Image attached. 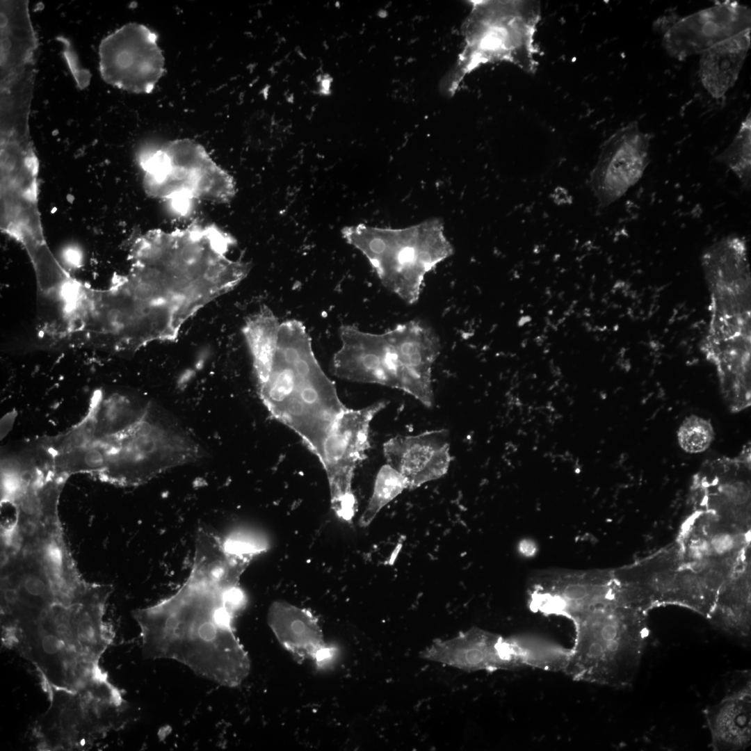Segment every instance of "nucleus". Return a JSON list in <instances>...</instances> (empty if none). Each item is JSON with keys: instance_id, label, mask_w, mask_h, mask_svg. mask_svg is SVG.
Returning a JSON list of instances; mask_svg holds the SVG:
<instances>
[{"instance_id": "5701e85b", "label": "nucleus", "mask_w": 751, "mask_h": 751, "mask_svg": "<svg viewBox=\"0 0 751 751\" xmlns=\"http://www.w3.org/2000/svg\"><path fill=\"white\" fill-rule=\"evenodd\" d=\"M716 160L725 165L738 179L743 188L751 183V115L749 112L729 146Z\"/></svg>"}, {"instance_id": "f8f14e48", "label": "nucleus", "mask_w": 751, "mask_h": 751, "mask_svg": "<svg viewBox=\"0 0 751 751\" xmlns=\"http://www.w3.org/2000/svg\"><path fill=\"white\" fill-rule=\"evenodd\" d=\"M388 403L380 401L360 409L347 407L325 442L320 462L327 474L331 507L346 522H351L356 512L352 481L356 467L370 447L371 423Z\"/></svg>"}, {"instance_id": "1a4fd4ad", "label": "nucleus", "mask_w": 751, "mask_h": 751, "mask_svg": "<svg viewBox=\"0 0 751 751\" xmlns=\"http://www.w3.org/2000/svg\"><path fill=\"white\" fill-rule=\"evenodd\" d=\"M49 705L33 728L40 750H83L119 727L127 710L104 673L72 689H49Z\"/></svg>"}, {"instance_id": "a878e982", "label": "nucleus", "mask_w": 751, "mask_h": 751, "mask_svg": "<svg viewBox=\"0 0 751 751\" xmlns=\"http://www.w3.org/2000/svg\"><path fill=\"white\" fill-rule=\"evenodd\" d=\"M709 544L711 551L717 554L722 555L732 550L736 544V539L729 533L721 532L712 537Z\"/></svg>"}, {"instance_id": "7ed1b4c3", "label": "nucleus", "mask_w": 751, "mask_h": 751, "mask_svg": "<svg viewBox=\"0 0 751 751\" xmlns=\"http://www.w3.org/2000/svg\"><path fill=\"white\" fill-rule=\"evenodd\" d=\"M112 592L83 579L49 585L1 609V640L37 670L45 691L74 689L102 675L113 640L105 621Z\"/></svg>"}, {"instance_id": "39448f33", "label": "nucleus", "mask_w": 751, "mask_h": 751, "mask_svg": "<svg viewBox=\"0 0 751 751\" xmlns=\"http://www.w3.org/2000/svg\"><path fill=\"white\" fill-rule=\"evenodd\" d=\"M709 321L701 344L725 394L750 401L751 275L745 239L731 234L704 250Z\"/></svg>"}, {"instance_id": "4be33fe9", "label": "nucleus", "mask_w": 751, "mask_h": 751, "mask_svg": "<svg viewBox=\"0 0 751 751\" xmlns=\"http://www.w3.org/2000/svg\"><path fill=\"white\" fill-rule=\"evenodd\" d=\"M508 638L522 667L564 672L570 648L538 636L524 635Z\"/></svg>"}, {"instance_id": "6ab92c4d", "label": "nucleus", "mask_w": 751, "mask_h": 751, "mask_svg": "<svg viewBox=\"0 0 751 751\" xmlns=\"http://www.w3.org/2000/svg\"><path fill=\"white\" fill-rule=\"evenodd\" d=\"M268 623L280 645L295 659L312 660L320 667L334 659L335 649L325 643L317 620L308 610L275 601L269 608Z\"/></svg>"}, {"instance_id": "393cba45", "label": "nucleus", "mask_w": 751, "mask_h": 751, "mask_svg": "<svg viewBox=\"0 0 751 751\" xmlns=\"http://www.w3.org/2000/svg\"><path fill=\"white\" fill-rule=\"evenodd\" d=\"M677 437L685 452L699 453L709 448L715 439V431L709 419L691 414L679 426Z\"/></svg>"}, {"instance_id": "423d86ee", "label": "nucleus", "mask_w": 751, "mask_h": 751, "mask_svg": "<svg viewBox=\"0 0 751 751\" xmlns=\"http://www.w3.org/2000/svg\"><path fill=\"white\" fill-rule=\"evenodd\" d=\"M339 336L342 346L332 361L336 376L397 389L433 407L432 371L441 344L428 323L412 320L381 334L344 325Z\"/></svg>"}, {"instance_id": "aec40b11", "label": "nucleus", "mask_w": 751, "mask_h": 751, "mask_svg": "<svg viewBox=\"0 0 751 751\" xmlns=\"http://www.w3.org/2000/svg\"><path fill=\"white\" fill-rule=\"evenodd\" d=\"M735 676L724 696L704 710L713 750H743L750 745V675Z\"/></svg>"}, {"instance_id": "412c9836", "label": "nucleus", "mask_w": 751, "mask_h": 751, "mask_svg": "<svg viewBox=\"0 0 751 751\" xmlns=\"http://www.w3.org/2000/svg\"><path fill=\"white\" fill-rule=\"evenodd\" d=\"M750 29L700 54L699 76L705 90L719 99L735 84L750 47Z\"/></svg>"}, {"instance_id": "4468645a", "label": "nucleus", "mask_w": 751, "mask_h": 751, "mask_svg": "<svg viewBox=\"0 0 751 751\" xmlns=\"http://www.w3.org/2000/svg\"><path fill=\"white\" fill-rule=\"evenodd\" d=\"M652 136L633 121L603 143L588 179L591 192L601 207L618 200L643 177L649 163Z\"/></svg>"}, {"instance_id": "dca6fc26", "label": "nucleus", "mask_w": 751, "mask_h": 751, "mask_svg": "<svg viewBox=\"0 0 751 751\" xmlns=\"http://www.w3.org/2000/svg\"><path fill=\"white\" fill-rule=\"evenodd\" d=\"M750 9L736 1L713 6L675 19L663 33L662 45L672 58L684 60L750 29Z\"/></svg>"}, {"instance_id": "a211bd4d", "label": "nucleus", "mask_w": 751, "mask_h": 751, "mask_svg": "<svg viewBox=\"0 0 751 751\" xmlns=\"http://www.w3.org/2000/svg\"><path fill=\"white\" fill-rule=\"evenodd\" d=\"M450 434L445 428L415 435H397L383 445L387 463L406 480L407 489L440 478L448 471L451 456Z\"/></svg>"}, {"instance_id": "b1692460", "label": "nucleus", "mask_w": 751, "mask_h": 751, "mask_svg": "<svg viewBox=\"0 0 751 751\" xmlns=\"http://www.w3.org/2000/svg\"><path fill=\"white\" fill-rule=\"evenodd\" d=\"M405 489H407L406 480L397 470L387 463L382 466L377 474L372 495L360 517V525L369 526L380 510Z\"/></svg>"}, {"instance_id": "9d476101", "label": "nucleus", "mask_w": 751, "mask_h": 751, "mask_svg": "<svg viewBox=\"0 0 751 751\" xmlns=\"http://www.w3.org/2000/svg\"><path fill=\"white\" fill-rule=\"evenodd\" d=\"M139 161L146 192L179 213H188L197 200L227 203L236 195L233 177L193 140L175 139L147 148Z\"/></svg>"}, {"instance_id": "bb28decb", "label": "nucleus", "mask_w": 751, "mask_h": 751, "mask_svg": "<svg viewBox=\"0 0 751 751\" xmlns=\"http://www.w3.org/2000/svg\"><path fill=\"white\" fill-rule=\"evenodd\" d=\"M704 581V586L709 592L715 594L723 585L724 576L718 570H710L706 574Z\"/></svg>"}, {"instance_id": "0eeeda50", "label": "nucleus", "mask_w": 751, "mask_h": 751, "mask_svg": "<svg viewBox=\"0 0 751 751\" xmlns=\"http://www.w3.org/2000/svg\"><path fill=\"white\" fill-rule=\"evenodd\" d=\"M640 615L633 604L614 602L573 618L574 642L563 672L578 681L631 687L647 645Z\"/></svg>"}, {"instance_id": "f257e3e1", "label": "nucleus", "mask_w": 751, "mask_h": 751, "mask_svg": "<svg viewBox=\"0 0 751 751\" xmlns=\"http://www.w3.org/2000/svg\"><path fill=\"white\" fill-rule=\"evenodd\" d=\"M236 239L220 227L194 222L154 229L137 238L131 267L111 293L114 321L130 350L174 342L184 324L231 291L248 275V261L232 259Z\"/></svg>"}, {"instance_id": "ddd939ff", "label": "nucleus", "mask_w": 751, "mask_h": 751, "mask_svg": "<svg viewBox=\"0 0 751 751\" xmlns=\"http://www.w3.org/2000/svg\"><path fill=\"white\" fill-rule=\"evenodd\" d=\"M158 36L146 26L131 22L104 38L99 45L103 80L124 91L150 93L165 73Z\"/></svg>"}, {"instance_id": "6e6552de", "label": "nucleus", "mask_w": 751, "mask_h": 751, "mask_svg": "<svg viewBox=\"0 0 751 751\" xmlns=\"http://www.w3.org/2000/svg\"><path fill=\"white\" fill-rule=\"evenodd\" d=\"M469 2L471 10L462 26L463 49L442 81L446 93L453 95L467 75L489 63L508 62L525 72L534 73L538 65L535 35L541 17L540 3Z\"/></svg>"}, {"instance_id": "f3484780", "label": "nucleus", "mask_w": 751, "mask_h": 751, "mask_svg": "<svg viewBox=\"0 0 751 751\" xmlns=\"http://www.w3.org/2000/svg\"><path fill=\"white\" fill-rule=\"evenodd\" d=\"M421 658L465 671H496L522 668L508 638L472 627L423 650Z\"/></svg>"}, {"instance_id": "9b49d317", "label": "nucleus", "mask_w": 751, "mask_h": 751, "mask_svg": "<svg viewBox=\"0 0 751 751\" xmlns=\"http://www.w3.org/2000/svg\"><path fill=\"white\" fill-rule=\"evenodd\" d=\"M341 232L365 255L382 284L407 304L417 302L426 274L452 251L436 234L405 233L363 225L344 227Z\"/></svg>"}, {"instance_id": "2eb2a0df", "label": "nucleus", "mask_w": 751, "mask_h": 751, "mask_svg": "<svg viewBox=\"0 0 751 751\" xmlns=\"http://www.w3.org/2000/svg\"><path fill=\"white\" fill-rule=\"evenodd\" d=\"M606 575L591 571H550L538 575L528 591L531 611L575 617L598 606L622 603L620 588Z\"/></svg>"}, {"instance_id": "20e7f679", "label": "nucleus", "mask_w": 751, "mask_h": 751, "mask_svg": "<svg viewBox=\"0 0 751 751\" xmlns=\"http://www.w3.org/2000/svg\"><path fill=\"white\" fill-rule=\"evenodd\" d=\"M242 332L262 403L320 461L347 407L315 357L305 327L297 320L280 322L263 307L245 319Z\"/></svg>"}, {"instance_id": "cd10ccee", "label": "nucleus", "mask_w": 751, "mask_h": 751, "mask_svg": "<svg viewBox=\"0 0 751 751\" xmlns=\"http://www.w3.org/2000/svg\"><path fill=\"white\" fill-rule=\"evenodd\" d=\"M554 201L558 204H568L570 202L571 197L568 192L563 188L558 187L554 191L552 195Z\"/></svg>"}, {"instance_id": "f03ea898", "label": "nucleus", "mask_w": 751, "mask_h": 751, "mask_svg": "<svg viewBox=\"0 0 751 751\" xmlns=\"http://www.w3.org/2000/svg\"><path fill=\"white\" fill-rule=\"evenodd\" d=\"M264 549L243 535L224 539L199 529L186 581L171 596L133 612L143 654L177 661L224 686L240 685L249 675L250 661L234 627L245 604L239 583L252 559Z\"/></svg>"}]
</instances>
